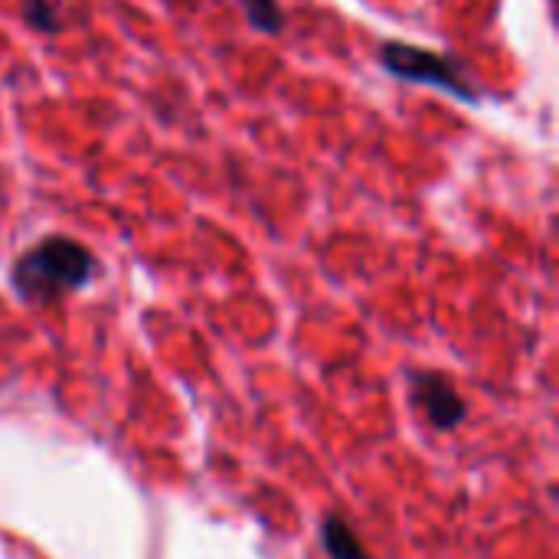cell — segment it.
Instances as JSON below:
<instances>
[{
  "label": "cell",
  "mask_w": 559,
  "mask_h": 559,
  "mask_svg": "<svg viewBox=\"0 0 559 559\" xmlns=\"http://www.w3.org/2000/svg\"><path fill=\"white\" fill-rule=\"evenodd\" d=\"M98 272L95 255L69 239V236H49L36 246H29L10 272V285L16 295L29 305H49L62 295H72L85 288Z\"/></svg>",
  "instance_id": "obj_1"
},
{
  "label": "cell",
  "mask_w": 559,
  "mask_h": 559,
  "mask_svg": "<svg viewBox=\"0 0 559 559\" xmlns=\"http://www.w3.org/2000/svg\"><path fill=\"white\" fill-rule=\"evenodd\" d=\"M380 59L383 66L406 79V82H423V85H436L462 102H478V92L465 82V75L455 69L452 59H445L442 52L436 49H423V46H413V43H383L380 49Z\"/></svg>",
  "instance_id": "obj_2"
},
{
  "label": "cell",
  "mask_w": 559,
  "mask_h": 559,
  "mask_svg": "<svg viewBox=\"0 0 559 559\" xmlns=\"http://www.w3.org/2000/svg\"><path fill=\"white\" fill-rule=\"evenodd\" d=\"M413 403L426 413L436 429H455L465 423L468 406L442 373H413Z\"/></svg>",
  "instance_id": "obj_3"
},
{
  "label": "cell",
  "mask_w": 559,
  "mask_h": 559,
  "mask_svg": "<svg viewBox=\"0 0 559 559\" xmlns=\"http://www.w3.org/2000/svg\"><path fill=\"white\" fill-rule=\"evenodd\" d=\"M321 544H324V550H328L331 559H370L367 550L360 547L357 534L341 518H334V514L321 524Z\"/></svg>",
  "instance_id": "obj_4"
},
{
  "label": "cell",
  "mask_w": 559,
  "mask_h": 559,
  "mask_svg": "<svg viewBox=\"0 0 559 559\" xmlns=\"http://www.w3.org/2000/svg\"><path fill=\"white\" fill-rule=\"evenodd\" d=\"M242 10H246V20L259 33H278L285 26V13L278 0H242Z\"/></svg>",
  "instance_id": "obj_5"
},
{
  "label": "cell",
  "mask_w": 559,
  "mask_h": 559,
  "mask_svg": "<svg viewBox=\"0 0 559 559\" xmlns=\"http://www.w3.org/2000/svg\"><path fill=\"white\" fill-rule=\"evenodd\" d=\"M23 16H26L29 26L43 29V33L56 29V10L46 0H23Z\"/></svg>",
  "instance_id": "obj_6"
}]
</instances>
